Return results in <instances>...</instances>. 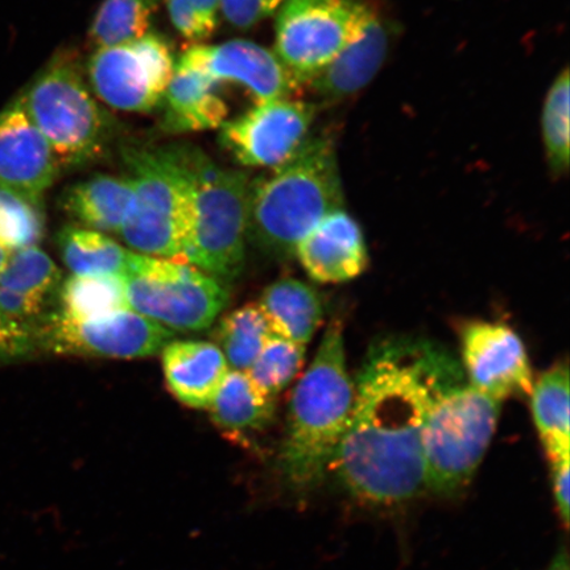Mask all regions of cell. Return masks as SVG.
Wrapping results in <instances>:
<instances>
[{"instance_id":"cell-24","label":"cell","mask_w":570,"mask_h":570,"mask_svg":"<svg viewBox=\"0 0 570 570\" xmlns=\"http://www.w3.org/2000/svg\"><path fill=\"white\" fill-rule=\"evenodd\" d=\"M57 246L63 265L77 276H124L131 255L109 235L80 226L63 227Z\"/></svg>"},{"instance_id":"cell-34","label":"cell","mask_w":570,"mask_h":570,"mask_svg":"<svg viewBox=\"0 0 570 570\" xmlns=\"http://www.w3.org/2000/svg\"><path fill=\"white\" fill-rule=\"evenodd\" d=\"M284 0H220V12L227 23L248 30L279 11Z\"/></svg>"},{"instance_id":"cell-4","label":"cell","mask_w":570,"mask_h":570,"mask_svg":"<svg viewBox=\"0 0 570 570\" xmlns=\"http://www.w3.org/2000/svg\"><path fill=\"white\" fill-rule=\"evenodd\" d=\"M134 203L119 237L140 255L184 262L194 226V183L185 147H126Z\"/></svg>"},{"instance_id":"cell-18","label":"cell","mask_w":570,"mask_h":570,"mask_svg":"<svg viewBox=\"0 0 570 570\" xmlns=\"http://www.w3.org/2000/svg\"><path fill=\"white\" fill-rule=\"evenodd\" d=\"M170 394L189 409L206 410L230 372L219 347L205 341H170L161 351Z\"/></svg>"},{"instance_id":"cell-17","label":"cell","mask_w":570,"mask_h":570,"mask_svg":"<svg viewBox=\"0 0 570 570\" xmlns=\"http://www.w3.org/2000/svg\"><path fill=\"white\" fill-rule=\"evenodd\" d=\"M394 33L390 21L372 9L360 33L308 87L325 104H337L358 95L386 62Z\"/></svg>"},{"instance_id":"cell-7","label":"cell","mask_w":570,"mask_h":570,"mask_svg":"<svg viewBox=\"0 0 570 570\" xmlns=\"http://www.w3.org/2000/svg\"><path fill=\"white\" fill-rule=\"evenodd\" d=\"M20 102L61 167L83 166L110 145L114 120L92 96L76 61L67 56L49 63Z\"/></svg>"},{"instance_id":"cell-2","label":"cell","mask_w":570,"mask_h":570,"mask_svg":"<svg viewBox=\"0 0 570 570\" xmlns=\"http://www.w3.org/2000/svg\"><path fill=\"white\" fill-rule=\"evenodd\" d=\"M354 404V382L347 373L344 327L327 326L317 354L291 396L287 431L279 455L289 487H318L344 440Z\"/></svg>"},{"instance_id":"cell-28","label":"cell","mask_w":570,"mask_h":570,"mask_svg":"<svg viewBox=\"0 0 570 570\" xmlns=\"http://www.w3.org/2000/svg\"><path fill=\"white\" fill-rule=\"evenodd\" d=\"M569 69L554 78L541 111V137L548 167L554 176L569 169Z\"/></svg>"},{"instance_id":"cell-13","label":"cell","mask_w":570,"mask_h":570,"mask_svg":"<svg viewBox=\"0 0 570 570\" xmlns=\"http://www.w3.org/2000/svg\"><path fill=\"white\" fill-rule=\"evenodd\" d=\"M461 347L469 386L502 403L530 396L534 381L529 354L510 326L472 321L462 327Z\"/></svg>"},{"instance_id":"cell-9","label":"cell","mask_w":570,"mask_h":570,"mask_svg":"<svg viewBox=\"0 0 570 570\" xmlns=\"http://www.w3.org/2000/svg\"><path fill=\"white\" fill-rule=\"evenodd\" d=\"M370 11L363 0H284L274 52L303 87L309 85L360 33Z\"/></svg>"},{"instance_id":"cell-14","label":"cell","mask_w":570,"mask_h":570,"mask_svg":"<svg viewBox=\"0 0 570 570\" xmlns=\"http://www.w3.org/2000/svg\"><path fill=\"white\" fill-rule=\"evenodd\" d=\"M180 61L202 70L217 87L224 82L240 85L252 92L256 105L292 98L303 88L274 51L248 40L196 45Z\"/></svg>"},{"instance_id":"cell-5","label":"cell","mask_w":570,"mask_h":570,"mask_svg":"<svg viewBox=\"0 0 570 570\" xmlns=\"http://www.w3.org/2000/svg\"><path fill=\"white\" fill-rule=\"evenodd\" d=\"M194 183V226L184 262L219 283L245 265L249 177L224 168L197 148L185 147Z\"/></svg>"},{"instance_id":"cell-25","label":"cell","mask_w":570,"mask_h":570,"mask_svg":"<svg viewBox=\"0 0 570 570\" xmlns=\"http://www.w3.org/2000/svg\"><path fill=\"white\" fill-rule=\"evenodd\" d=\"M159 3L160 0H104L89 28V46L98 51L145 38Z\"/></svg>"},{"instance_id":"cell-31","label":"cell","mask_w":570,"mask_h":570,"mask_svg":"<svg viewBox=\"0 0 570 570\" xmlns=\"http://www.w3.org/2000/svg\"><path fill=\"white\" fill-rule=\"evenodd\" d=\"M45 235L41 205L0 187V245L11 253L38 246Z\"/></svg>"},{"instance_id":"cell-32","label":"cell","mask_w":570,"mask_h":570,"mask_svg":"<svg viewBox=\"0 0 570 570\" xmlns=\"http://www.w3.org/2000/svg\"><path fill=\"white\" fill-rule=\"evenodd\" d=\"M177 32L191 42L208 40L216 32L220 0H164Z\"/></svg>"},{"instance_id":"cell-10","label":"cell","mask_w":570,"mask_h":570,"mask_svg":"<svg viewBox=\"0 0 570 570\" xmlns=\"http://www.w3.org/2000/svg\"><path fill=\"white\" fill-rule=\"evenodd\" d=\"M36 347L59 355L137 360L161 353L175 333L131 309L96 320L59 311L33 324Z\"/></svg>"},{"instance_id":"cell-1","label":"cell","mask_w":570,"mask_h":570,"mask_svg":"<svg viewBox=\"0 0 570 570\" xmlns=\"http://www.w3.org/2000/svg\"><path fill=\"white\" fill-rule=\"evenodd\" d=\"M463 381L458 360L432 341L375 342L354 383L351 420L330 469L342 489L374 508H399L424 494L428 413Z\"/></svg>"},{"instance_id":"cell-23","label":"cell","mask_w":570,"mask_h":570,"mask_svg":"<svg viewBox=\"0 0 570 570\" xmlns=\"http://www.w3.org/2000/svg\"><path fill=\"white\" fill-rule=\"evenodd\" d=\"M275 401L255 387L246 373L229 372L210 404L213 423L230 433L261 431L274 417Z\"/></svg>"},{"instance_id":"cell-16","label":"cell","mask_w":570,"mask_h":570,"mask_svg":"<svg viewBox=\"0 0 570 570\" xmlns=\"http://www.w3.org/2000/svg\"><path fill=\"white\" fill-rule=\"evenodd\" d=\"M295 255L311 279L321 284L351 282L368 266L365 235L345 209L321 220L297 245Z\"/></svg>"},{"instance_id":"cell-33","label":"cell","mask_w":570,"mask_h":570,"mask_svg":"<svg viewBox=\"0 0 570 570\" xmlns=\"http://www.w3.org/2000/svg\"><path fill=\"white\" fill-rule=\"evenodd\" d=\"M36 348L33 325L19 323L0 311V365L26 358Z\"/></svg>"},{"instance_id":"cell-8","label":"cell","mask_w":570,"mask_h":570,"mask_svg":"<svg viewBox=\"0 0 570 570\" xmlns=\"http://www.w3.org/2000/svg\"><path fill=\"white\" fill-rule=\"evenodd\" d=\"M130 309L173 332H203L229 303L223 283L188 263L132 253L124 274Z\"/></svg>"},{"instance_id":"cell-19","label":"cell","mask_w":570,"mask_h":570,"mask_svg":"<svg viewBox=\"0 0 570 570\" xmlns=\"http://www.w3.org/2000/svg\"><path fill=\"white\" fill-rule=\"evenodd\" d=\"M163 130L174 134L197 132L220 128L229 116L217 85L202 70L180 60L175 66L163 99Z\"/></svg>"},{"instance_id":"cell-38","label":"cell","mask_w":570,"mask_h":570,"mask_svg":"<svg viewBox=\"0 0 570 570\" xmlns=\"http://www.w3.org/2000/svg\"><path fill=\"white\" fill-rule=\"evenodd\" d=\"M11 252L9 248H6L4 246L0 245V274L3 273L7 263L10 261Z\"/></svg>"},{"instance_id":"cell-12","label":"cell","mask_w":570,"mask_h":570,"mask_svg":"<svg viewBox=\"0 0 570 570\" xmlns=\"http://www.w3.org/2000/svg\"><path fill=\"white\" fill-rule=\"evenodd\" d=\"M316 106L294 98L258 104L220 126V145L242 167H281L309 140Z\"/></svg>"},{"instance_id":"cell-21","label":"cell","mask_w":570,"mask_h":570,"mask_svg":"<svg viewBox=\"0 0 570 570\" xmlns=\"http://www.w3.org/2000/svg\"><path fill=\"white\" fill-rule=\"evenodd\" d=\"M259 308L274 336L306 346L324 318V302L311 285L284 277L269 284L259 298Z\"/></svg>"},{"instance_id":"cell-22","label":"cell","mask_w":570,"mask_h":570,"mask_svg":"<svg viewBox=\"0 0 570 570\" xmlns=\"http://www.w3.org/2000/svg\"><path fill=\"white\" fill-rule=\"evenodd\" d=\"M531 412L550 463L569 460V368L567 363L540 375L530 394Z\"/></svg>"},{"instance_id":"cell-15","label":"cell","mask_w":570,"mask_h":570,"mask_svg":"<svg viewBox=\"0 0 570 570\" xmlns=\"http://www.w3.org/2000/svg\"><path fill=\"white\" fill-rule=\"evenodd\" d=\"M60 169L52 147L28 118L20 99L0 112V187L41 205Z\"/></svg>"},{"instance_id":"cell-30","label":"cell","mask_w":570,"mask_h":570,"mask_svg":"<svg viewBox=\"0 0 570 570\" xmlns=\"http://www.w3.org/2000/svg\"><path fill=\"white\" fill-rule=\"evenodd\" d=\"M60 283L59 267L38 246L13 252L0 274V287L42 297L51 295Z\"/></svg>"},{"instance_id":"cell-26","label":"cell","mask_w":570,"mask_h":570,"mask_svg":"<svg viewBox=\"0 0 570 570\" xmlns=\"http://www.w3.org/2000/svg\"><path fill=\"white\" fill-rule=\"evenodd\" d=\"M273 336L265 313L258 304L249 303L219 321L216 345L234 372L246 373Z\"/></svg>"},{"instance_id":"cell-6","label":"cell","mask_w":570,"mask_h":570,"mask_svg":"<svg viewBox=\"0 0 570 570\" xmlns=\"http://www.w3.org/2000/svg\"><path fill=\"white\" fill-rule=\"evenodd\" d=\"M501 410L502 402L468 383L436 399L422 434L426 491L454 497L469 487L494 438Z\"/></svg>"},{"instance_id":"cell-11","label":"cell","mask_w":570,"mask_h":570,"mask_svg":"<svg viewBox=\"0 0 570 570\" xmlns=\"http://www.w3.org/2000/svg\"><path fill=\"white\" fill-rule=\"evenodd\" d=\"M175 66L167 39L149 32L124 46L98 49L88 66L90 88L112 109L151 112L163 105Z\"/></svg>"},{"instance_id":"cell-36","label":"cell","mask_w":570,"mask_h":570,"mask_svg":"<svg viewBox=\"0 0 570 570\" xmlns=\"http://www.w3.org/2000/svg\"><path fill=\"white\" fill-rule=\"evenodd\" d=\"M551 481L556 508L566 529L569 525L570 473L569 460L552 463Z\"/></svg>"},{"instance_id":"cell-35","label":"cell","mask_w":570,"mask_h":570,"mask_svg":"<svg viewBox=\"0 0 570 570\" xmlns=\"http://www.w3.org/2000/svg\"><path fill=\"white\" fill-rule=\"evenodd\" d=\"M46 303L47 297L0 287V311L19 323L27 325L38 323Z\"/></svg>"},{"instance_id":"cell-37","label":"cell","mask_w":570,"mask_h":570,"mask_svg":"<svg viewBox=\"0 0 570 570\" xmlns=\"http://www.w3.org/2000/svg\"><path fill=\"white\" fill-rule=\"evenodd\" d=\"M547 570H570L569 554L566 547H561Z\"/></svg>"},{"instance_id":"cell-3","label":"cell","mask_w":570,"mask_h":570,"mask_svg":"<svg viewBox=\"0 0 570 570\" xmlns=\"http://www.w3.org/2000/svg\"><path fill=\"white\" fill-rule=\"evenodd\" d=\"M336 148L309 138L283 166L249 183L247 239L275 259H288L325 217L344 209Z\"/></svg>"},{"instance_id":"cell-20","label":"cell","mask_w":570,"mask_h":570,"mask_svg":"<svg viewBox=\"0 0 570 570\" xmlns=\"http://www.w3.org/2000/svg\"><path fill=\"white\" fill-rule=\"evenodd\" d=\"M132 203L130 178L110 175H96L71 185L60 199L62 210L80 227L106 235H119Z\"/></svg>"},{"instance_id":"cell-27","label":"cell","mask_w":570,"mask_h":570,"mask_svg":"<svg viewBox=\"0 0 570 570\" xmlns=\"http://www.w3.org/2000/svg\"><path fill=\"white\" fill-rule=\"evenodd\" d=\"M60 313L76 320H96L128 311L122 276L71 275L60 287Z\"/></svg>"},{"instance_id":"cell-29","label":"cell","mask_w":570,"mask_h":570,"mask_svg":"<svg viewBox=\"0 0 570 570\" xmlns=\"http://www.w3.org/2000/svg\"><path fill=\"white\" fill-rule=\"evenodd\" d=\"M305 361V346L273 336L246 372L263 395L276 402L281 392L295 380Z\"/></svg>"}]
</instances>
